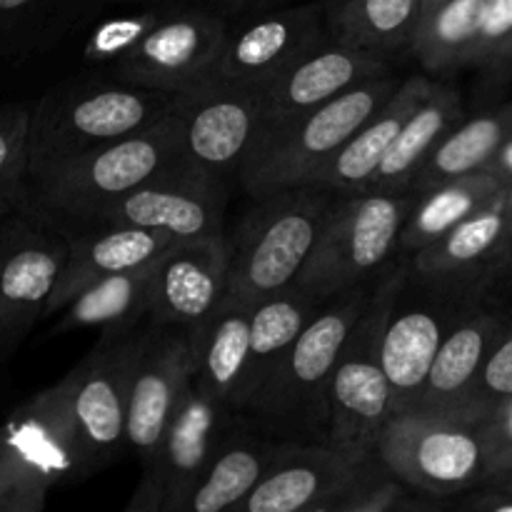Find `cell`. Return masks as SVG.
<instances>
[{
	"label": "cell",
	"instance_id": "cell-3",
	"mask_svg": "<svg viewBox=\"0 0 512 512\" xmlns=\"http://www.w3.org/2000/svg\"><path fill=\"white\" fill-rule=\"evenodd\" d=\"M183 165L178 108L143 133L30 173L25 205L65 225H93L105 205Z\"/></svg>",
	"mask_w": 512,
	"mask_h": 512
},
{
	"label": "cell",
	"instance_id": "cell-32",
	"mask_svg": "<svg viewBox=\"0 0 512 512\" xmlns=\"http://www.w3.org/2000/svg\"><path fill=\"white\" fill-rule=\"evenodd\" d=\"M153 278L155 260L138 270L95 280L60 310V323L55 330L68 333L83 328H135L140 320L150 318L153 310Z\"/></svg>",
	"mask_w": 512,
	"mask_h": 512
},
{
	"label": "cell",
	"instance_id": "cell-6",
	"mask_svg": "<svg viewBox=\"0 0 512 512\" xmlns=\"http://www.w3.org/2000/svg\"><path fill=\"white\" fill-rule=\"evenodd\" d=\"M415 193L338 195L295 285L328 300L370 283L400 255V233Z\"/></svg>",
	"mask_w": 512,
	"mask_h": 512
},
{
	"label": "cell",
	"instance_id": "cell-27",
	"mask_svg": "<svg viewBox=\"0 0 512 512\" xmlns=\"http://www.w3.org/2000/svg\"><path fill=\"white\" fill-rule=\"evenodd\" d=\"M250 313L253 305L228 295L203 325L188 330L193 383L208 398L230 405L238 413L250 353Z\"/></svg>",
	"mask_w": 512,
	"mask_h": 512
},
{
	"label": "cell",
	"instance_id": "cell-45",
	"mask_svg": "<svg viewBox=\"0 0 512 512\" xmlns=\"http://www.w3.org/2000/svg\"><path fill=\"white\" fill-rule=\"evenodd\" d=\"M500 200H503L505 213H508V218L512 220V183L503 185V190H500Z\"/></svg>",
	"mask_w": 512,
	"mask_h": 512
},
{
	"label": "cell",
	"instance_id": "cell-33",
	"mask_svg": "<svg viewBox=\"0 0 512 512\" xmlns=\"http://www.w3.org/2000/svg\"><path fill=\"white\" fill-rule=\"evenodd\" d=\"M512 135V103L463 118L445 135L413 180V193H425L445 180L480 173Z\"/></svg>",
	"mask_w": 512,
	"mask_h": 512
},
{
	"label": "cell",
	"instance_id": "cell-16",
	"mask_svg": "<svg viewBox=\"0 0 512 512\" xmlns=\"http://www.w3.org/2000/svg\"><path fill=\"white\" fill-rule=\"evenodd\" d=\"M328 40L323 3L263 10L230 25L213 78L260 90Z\"/></svg>",
	"mask_w": 512,
	"mask_h": 512
},
{
	"label": "cell",
	"instance_id": "cell-7",
	"mask_svg": "<svg viewBox=\"0 0 512 512\" xmlns=\"http://www.w3.org/2000/svg\"><path fill=\"white\" fill-rule=\"evenodd\" d=\"M403 263H393L375 280L368 308L350 330L330 383V435L350 463H363L378 448V438L393 415V390L380 360V335Z\"/></svg>",
	"mask_w": 512,
	"mask_h": 512
},
{
	"label": "cell",
	"instance_id": "cell-37",
	"mask_svg": "<svg viewBox=\"0 0 512 512\" xmlns=\"http://www.w3.org/2000/svg\"><path fill=\"white\" fill-rule=\"evenodd\" d=\"M175 0H163V3H148L140 5V8L130 10V13L113 15V18H105L90 30L88 40L83 45V60L93 68H108L115 60L123 58L130 48H133L138 40H143V35L148 30H153L160 20L168 15V10L173 8Z\"/></svg>",
	"mask_w": 512,
	"mask_h": 512
},
{
	"label": "cell",
	"instance_id": "cell-48",
	"mask_svg": "<svg viewBox=\"0 0 512 512\" xmlns=\"http://www.w3.org/2000/svg\"><path fill=\"white\" fill-rule=\"evenodd\" d=\"M105 3H128V5H148V3H163V0H105Z\"/></svg>",
	"mask_w": 512,
	"mask_h": 512
},
{
	"label": "cell",
	"instance_id": "cell-17",
	"mask_svg": "<svg viewBox=\"0 0 512 512\" xmlns=\"http://www.w3.org/2000/svg\"><path fill=\"white\" fill-rule=\"evenodd\" d=\"M193 385L190 333L150 323L128 393V455L140 463L155 453Z\"/></svg>",
	"mask_w": 512,
	"mask_h": 512
},
{
	"label": "cell",
	"instance_id": "cell-42",
	"mask_svg": "<svg viewBox=\"0 0 512 512\" xmlns=\"http://www.w3.org/2000/svg\"><path fill=\"white\" fill-rule=\"evenodd\" d=\"M485 173L493 175L500 185L512 183V135L503 143V148L493 155L488 165H485Z\"/></svg>",
	"mask_w": 512,
	"mask_h": 512
},
{
	"label": "cell",
	"instance_id": "cell-18",
	"mask_svg": "<svg viewBox=\"0 0 512 512\" xmlns=\"http://www.w3.org/2000/svg\"><path fill=\"white\" fill-rule=\"evenodd\" d=\"M225 203V185L178 165L105 205L95 223L135 225L173 240H195L225 233Z\"/></svg>",
	"mask_w": 512,
	"mask_h": 512
},
{
	"label": "cell",
	"instance_id": "cell-39",
	"mask_svg": "<svg viewBox=\"0 0 512 512\" xmlns=\"http://www.w3.org/2000/svg\"><path fill=\"white\" fill-rule=\"evenodd\" d=\"M488 453V478L512 470V395L498 400L483 418L475 423Z\"/></svg>",
	"mask_w": 512,
	"mask_h": 512
},
{
	"label": "cell",
	"instance_id": "cell-22",
	"mask_svg": "<svg viewBox=\"0 0 512 512\" xmlns=\"http://www.w3.org/2000/svg\"><path fill=\"white\" fill-rule=\"evenodd\" d=\"M353 473L333 445H290L233 512H328Z\"/></svg>",
	"mask_w": 512,
	"mask_h": 512
},
{
	"label": "cell",
	"instance_id": "cell-15",
	"mask_svg": "<svg viewBox=\"0 0 512 512\" xmlns=\"http://www.w3.org/2000/svg\"><path fill=\"white\" fill-rule=\"evenodd\" d=\"M230 23L218 10L175 0L163 20L108 65V78L183 93L215 73Z\"/></svg>",
	"mask_w": 512,
	"mask_h": 512
},
{
	"label": "cell",
	"instance_id": "cell-25",
	"mask_svg": "<svg viewBox=\"0 0 512 512\" xmlns=\"http://www.w3.org/2000/svg\"><path fill=\"white\" fill-rule=\"evenodd\" d=\"M438 80L428 73H413L403 78L393 98L363 123V128L343 145L338 155L320 173L315 185L328 188L333 193L350 195L365 188L378 165L393 148L395 138L400 135L410 115L423 105V100L433 93Z\"/></svg>",
	"mask_w": 512,
	"mask_h": 512
},
{
	"label": "cell",
	"instance_id": "cell-34",
	"mask_svg": "<svg viewBox=\"0 0 512 512\" xmlns=\"http://www.w3.org/2000/svg\"><path fill=\"white\" fill-rule=\"evenodd\" d=\"M105 0H0V60L43 53Z\"/></svg>",
	"mask_w": 512,
	"mask_h": 512
},
{
	"label": "cell",
	"instance_id": "cell-8",
	"mask_svg": "<svg viewBox=\"0 0 512 512\" xmlns=\"http://www.w3.org/2000/svg\"><path fill=\"white\" fill-rule=\"evenodd\" d=\"M145 328L103 330L98 345L60 383L68 395L80 480L128 455V393Z\"/></svg>",
	"mask_w": 512,
	"mask_h": 512
},
{
	"label": "cell",
	"instance_id": "cell-35",
	"mask_svg": "<svg viewBox=\"0 0 512 512\" xmlns=\"http://www.w3.org/2000/svg\"><path fill=\"white\" fill-rule=\"evenodd\" d=\"M443 508H448V503L420 493L373 453L355 465L353 478L330 503L328 512H423Z\"/></svg>",
	"mask_w": 512,
	"mask_h": 512
},
{
	"label": "cell",
	"instance_id": "cell-29",
	"mask_svg": "<svg viewBox=\"0 0 512 512\" xmlns=\"http://www.w3.org/2000/svg\"><path fill=\"white\" fill-rule=\"evenodd\" d=\"M320 305H323V300H318L298 285H290V288L268 295L253 305L250 353L243 378V393H240V413L248 408V403L263 388L268 375L278 368L285 353L293 348L298 335L303 333V328Z\"/></svg>",
	"mask_w": 512,
	"mask_h": 512
},
{
	"label": "cell",
	"instance_id": "cell-12",
	"mask_svg": "<svg viewBox=\"0 0 512 512\" xmlns=\"http://www.w3.org/2000/svg\"><path fill=\"white\" fill-rule=\"evenodd\" d=\"M375 453L420 493L450 500L488 480V453L473 423L400 410L385 423Z\"/></svg>",
	"mask_w": 512,
	"mask_h": 512
},
{
	"label": "cell",
	"instance_id": "cell-14",
	"mask_svg": "<svg viewBox=\"0 0 512 512\" xmlns=\"http://www.w3.org/2000/svg\"><path fill=\"white\" fill-rule=\"evenodd\" d=\"M265 110L260 90L210 75L183 93L178 105L183 165L228 188L253 148Z\"/></svg>",
	"mask_w": 512,
	"mask_h": 512
},
{
	"label": "cell",
	"instance_id": "cell-31",
	"mask_svg": "<svg viewBox=\"0 0 512 512\" xmlns=\"http://www.w3.org/2000/svg\"><path fill=\"white\" fill-rule=\"evenodd\" d=\"M503 185L490 173L460 175L425 193H415V203L400 233V255H415L458 228L463 220L488 205Z\"/></svg>",
	"mask_w": 512,
	"mask_h": 512
},
{
	"label": "cell",
	"instance_id": "cell-36",
	"mask_svg": "<svg viewBox=\"0 0 512 512\" xmlns=\"http://www.w3.org/2000/svg\"><path fill=\"white\" fill-rule=\"evenodd\" d=\"M30 113L33 105H0V215L28 200Z\"/></svg>",
	"mask_w": 512,
	"mask_h": 512
},
{
	"label": "cell",
	"instance_id": "cell-26",
	"mask_svg": "<svg viewBox=\"0 0 512 512\" xmlns=\"http://www.w3.org/2000/svg\"><path fill=\"white\" fill-rule=\"evenodd\" d=\"M295 443H283L260 433L243 413L220 445L203 480L185 500L183 512H228L263 480L275 460Z\"/></svg>",
	"mask_w": 512,
	"mask_h": 512
},
{
	"label": "cell",
	"instance_id": "cell-11",
	"mask_svg": "<svg viewBox=\"0 0 512 512\" xmlns=\"http://www.w3.org/2000/svg\"><path fill=\"white\" fill-rule=\"evenodd\" d=\"M68 255L70 230L53 215L33 205L0 215V363L48 318Z\"/></svg>",
	"mask_w": 512,
	"mask_h": 512
},
{
	"label": "cell",
	"instance_id": "cell-24",
	"mask_svg": "<svg viewBox=\"0 0 512 512\" xmlns=\"http://www.w3.org/2000/svg\"><path fill=\"white\" fill-rule=\"evenodd\" d=\"M510 233L512 220L498 193L438 243L405 258L425 278L490 288V283L500 275Z\"/></svg>",
	"mask_w": 512,
	"mask_h": 512
},
{
	"label": "cell",
	"instance_id": "cell-2",
	"mask_svg": "<svg viewBox=\"0 0 512 512\" xmlns=\"http://www.w3.org/2000/svg\"><path fill=\"white\" fill-rule=\"evenodd\" d=\"M183 93L130 85L108 75L58 85L30 113V173L143 133L168 118Z\"/></svg>",
	"mask_w": 512,
	"mask_h": 512
},
{
	"label": "cell",
	"instance_id": "cell-41",
	"mask_svg": "<svg viewBox=\"0 0 512 512\" xmlns=\"http://www.w3.org/2000/svg\"><path fill=\"white\" fill-rule=\"evenodd\" d=\"M480 75L488 88H503L512 80V33L480 65Z\"/></svg>",
	"mask_w": 512,
	"mask_h": 512
},
{
	"label": "cell",
	"instance_id": "cell-9",
	"mask_svg": "<svg viewBox=\"0 0 512 512\" xmlns=\"http://www.w3.org/2000/svg\"><path fill=\"white\" fill-rule=\"evenodd\" d=\"M485 290L425 278L405 258L380 335V360L393 390V413L413 408L448 330Z\"/></svg>",
	"mask_w": 512,
	"mask_h": 512
},
{
	"label": "cell",
	"instance_id": "cell-1",
	"mask_svg": "<svg viewBox=\"0 0 512 512\" xmlns=\"http://www.w3.org/2000/svg\"><path fill=\"white\" fill-rule=\"evenodd\" d=\"M375 280L343 290L315 310L293 348L243 410L260 433L295 445L328 443L335 365L373 298Z\"/></svg>",
	"mask_w": 512,
	"mask_h": 512
},
{
	"label": "cell",
	"instance_id": "cell-13",
	"mask_svg": "<svg viewBox=\"0 0 512 512\" xmlns=\"http://www.w3.org/2000/svg\"><path fill=\"white\" fill-rule=\"evenodd\" d=\"M240 413L190 385L163 440L143 463L125 512H183Z\"/></svg>",
	"mask_w": 512,
	"mask_h": 512
},
{
	"label": "cell",
	"instance_id": "cell-23",
	"mask_svg": "<svg viewBox=\"0 0 512 512\" xmlns=\"http://www.w3.org/2000/svg\"><path fill=\"white\" fill-rule=\"evenodd\" d=\"M70 255L58 280L48 315H58L90 283L153 263L175 240L155 230L120 223L68 225Z\"/></svg>",
	"mask_w": 512,
	"mask_h": 512
},
{
	"label": "cell",
	"instance_id": "cell-46",
	"mask_svg": "<svg viewBox=\"0 0 512 512\" xmlns=\"http://www.w3.org/2000/svg\"><path fill=\"white\" fill-rule=\"evenodd\" d=\"M488 480L490 483H498V485H503V488L512 490V470H503V473L493 475V478H488Z\"/></svg>",
	"mask_w": 512,
	"mask_h": 512
},
{
	"label": "cell",
	"instance_id": "cell-20",
	"mask_svg": "<svg viewBox=\"0 0 512 512\" xmlns=\"http://www.w3.org/2000/svg\"><path fill=\"white\" fill-rule=\"evenodd\" d=\"M385 73H393V58L330 38L260 88L263 123L298 118Z\"/></svg>",
	"mask_w": 512,
	"mask_h": 512
},
{
	"label": "cell",
	"instance_id": "cell-30",
	"mask_svg": "<svg viewBox=\"0 0 512 512\" xmlns=\"http://www.w3.org/2000/svg\"><path fill=\"white\" fill-rule=\"evenodd\" d=\"M330 38L388 58L413 53L423 0H323Z\"/></svg>",
	"mask_w": 512,
	"mask_h": 512
},
{
	"label": "cell",
	"instance_id": "cell-21",
	"mask_svg": "<svg viewBox=\"0 0 512 512\" xmlns=\"http://www.w3.org/2000/svg\"><path fill=\"white\" fill-rule=\"evenodd\" d=\"M508 328L510 323H505L495 310L485 308L480 298L475 300L445 335L423 390L410 410L460 420L490 350Z\"/></svg>",
	"mask_w": 512,
	"mask_h": 512
},
{
	"label": "cell",
	"instance_id": "cell-44",
	"mask_svg": "<svg viewBox=\"0 0 512 512\" xmlns=\"http://www.w3.org/2000/svg\"><path fill=\"white\" fill-rule=\"evenodd\" d=\"M500 275H510L512 278V233L508 240V248H505V255H503V265H500Z\"/></svg>",
	"mask_w": 512,
	"mask_h": 512
},
{
	"label": "cell",
	"instance_id": "cell-19",
	"mask_svg": "<svg viewBox=\"0 0 512 512\" xmlns=\"http://www.w3.org/2000/svg\"><path fill=\"white\" fill-rule=\"evenodd\" d=\"M228 290V235L175 240L155 258L150 323L195 330L223 305Z\"/></svg>",
	"mask_w": 512,
	"mask_h": 512
},
{
	"label": "cell",
	"instance_id": "cell-28",
	"mask_svg": "<svg viewBox=\"0 0 512 512\" xmlns=\"http://www.w3.org/2000/svg\"><path fill=\"white\" fill-rule=\"evenodd\" d=\"M463 118L465 110L458 88L438 80L433 93L410 115L393 148L360 193H410L415 175L428 163L450 128H455Z\"/></svg>",
	"mask_w": 512,
	"mask_h": 512
},
{
	"label": "cell",
	"instance_id": "cell-4",
	"mask_svg": "<svg viewBox=\"0 0 512 512\" xmlns=\"http://www.w3.org/2000/svg\"><path fill=\"white\" fill-rule=\"evenodd\" d=\"M403 78L378 75L340 98L298 115L263 123L253 148L240 165L238 183L250 198L295 185H315L343 145L395 95Z\"/></svg>",
	"mask_w": 512,
	"mask_h": 512
},
{
	"label": "cell",
	"instance_id": "cell-40",
	"mask_svg": "<svg viewBox=\"0 0 512 512\" xmlns=\"http://www.w3.org/2000/svg\"><path fill=\"white\" fill-rule=\"evenodd\" d=\"M512 33V0H480L478 8V45H475V65L488 60V55Z\"/></svg>",
	"mask_w": 512,
	"mask_h": 512
},
{
	"label": "cell",
	"instance_id": "cell-47",
	"mask_svg": "<svg viewBox=\"0 0 512 512\" xmlns=\"http://www.w3.org/2000/svg\"><path fill=\"white\" fill-rule=\"evenodd\" d=\"M445 3H450V0H423V20L428 18L433 10H438L440 5H445Z\"/></svg>",
	"mask_w": 512,
	"mask_h": 512
},
{
	"label": "cell",
	"instance_id": "cell-38",
	"mask_svg": "<svg viewBox=\"0 0 512 512\" xmlns=\"http://www.w3.org/2000/svg\"><path fill=\"white\" fill-rule=\"evenodd\" d=\"M508 395H512V325L490 350L460 420L475 425L498 400L508 398Z\"/></svg>",
	"mask_w": 512,
	"mask_h": 512
},
{
	"label": "cell",
	"instance_id": "cell-5",
	"mask_svg": "<svg viewBox=\"0 0 512 512\" xmlns=\"http://www.w3.org/2000/svg\"><path fill=\"white\" fill-rule=\"evenodd\" d=\"M338 195L320 185H295L253 198L230 238L228 295L255 305L295 285Z\"/></svg>",
	"mask_w": 512,
	"mask_h": 512
},
{
	"label": "cell",
	"instance_id": "cell-43",
	"mask_svg": "<svg viewBox=\"0 0 512 512\" xmlns=\"http://www.w3.org/2000/svg\"><path fill=\"white\" fill-rule=\"evenodd\" d=\"M210 3H220V5H225V8L250 10V8H260V5H268L270 0H210Z\"/></svg>",
	"mask_w": 512,
	"mask_h": 512
},
{
	"label": "cell",
	"instance_id": "cell-10",
	"mask_svg": "<svg viewBox=\"0 0 512 512\" xmlns=\"http://www.w3.org/2000/svg\"><path fill=\"white\" fill-rule=\"evenodd\" d=\"M80 483L65 385L33 395L0 428V512H38L50 488Z\"/></svg>",
	"mask_w": 512,
	"mask_h": 512
}]
</instances>
